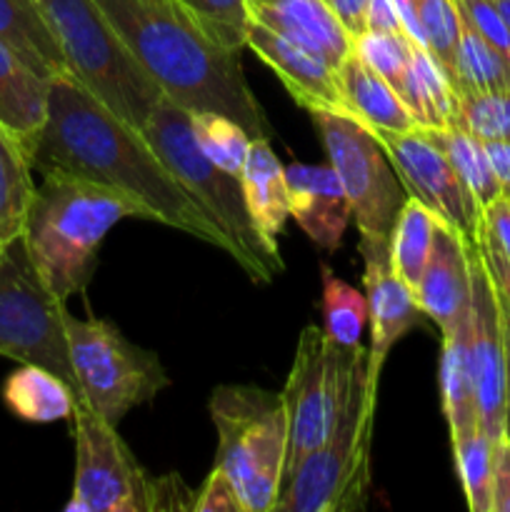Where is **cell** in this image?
<instances>
[{"label":"cell","mask_w":510,"mask_h":512,"mask_svg":"<svg viewBox=\"0 0 510 512\" xmlns=\"http://www.w3.org/2000/svg\"><path fill=\"white\" fill-rule=\"evenodd\" d=\"M30 168L90 180L138 200L150 220L183 230L233 258V245L165 168L145 135L105 108L73 75L50 80L48 115L28 153Z\"/></svg>","instance_id":"cell-1"},{"label":"cell","mask_w":510,"mask_h":512,"mask_svg":"<svg viewBox=\"0 0 510 512\" xmlns=\"http://www.w3.org/2000/svg\"><path fill=\"white\" fill-rule=\"evenodd\" d=\"M163 98L183 110L223 113L250 138H270L268 120L243 75L240 53L210 38L175 0H95Z\"/></svg>","instance_id":"cell-2"},{"label":"cell","mask_w":510,"mask_h":512,"mask_svg":"<svg viewBox=\"0 0 510 512\" xmlns=\"http://www.w3.org/2000/svg\"><path fill=\"white\" fill-rule=\"evenodd\" d=\"M125 218L150 220L128 195L90 180L45 173L30 198L23 240L48 288L68 303L83 293L98 263V250L113 225Z\"/></svg>","instance_id":"cell-3"},{"label":"cell","mask_w":510,"mask_h":512,"mask_svg":"<svg viewBox=\"0 0 510 512\" xmlns=\"http://www.w3.org/2000/svg\"><path fill=\"white\" fill-rule=\"evenodd\" d=\"M378 383L368 373V350L358 348L333 428L280 490L275 510L355 512L368 505Z\"/></svg>","instance_id":"cell-4"},{"label":"cell","mask_w":510,"mask_h":512,"mask_svg":"<svg viewBox=\"0 0 510 512\" xmlns=\"http://www.w3.org/2000/svg\"><path fill=\"white\" fill-rule=\"evenodd\" d=\"M140 133L175 180L223 230L233 245V260L245 270V275L253 283H270L278 278L285 268L280 248L265 240L255 228L240 175L223 170L200 150L188 110L175 105L173 100L160 98Z\"/></svg>","instance_id":"cell-5"},{"label":"cell","mask_w":510,"mask_h":512,"mask_svg":"<svg viewBox=\"0 0 510 512\" xmlns=\"http://www.w3.org/2000/svg\"><path fill=\"white\" fill-rule=\"evenodd\" d=\"M68 73L120 120L143 130L163 93L95 0H35Z\"/></svg>","instance_id":"cell-6"},{"label":"cell","mask_w":510,"mask_h":512,"mask_svg":"<svg viewBox=\"0 0 510 512\" xmlns=\"http://www.w3.org/2000/svg\"><path fill=\"white\" fill-rule=\"evenodd\" d=\"M218 430L215 465L228 475L245 512H270L283 485L288 415L280 393L253 385H218L210 395Z\"/></svg>","instance_id":"cell-7"},{"label":"cell","mask_w":510,"mask_h":512,"mask_svg":"<svg viewBox=\"0 0 510 512\" xmlns=\"http://www.w3.org/2000/svg\"><path fill=\"white\" fill-rule=\"evenodd\" d=\"M323 138L328 163L340 175L350 215L360 233L363 263H390V235L408 193L390 165L383 145L368 128L350 118L310 113Z\"/></svg>","instance_id":"cell-8"},{"label":"cell","mask_w":510,"mask_h":512,"mask_svg":"<svg viewBox=\"0 0 510 512\" xmlns=\"http://www.w3.org/2000/svg\"><path fill=\"white\" fill-rule=\"evenodd\" d=\"M65 320V300L48 288L20 235L0 250V355L20 365L50 370L80 400Z\"/></svg>","instance_id":"cell-9"},{"label":"cell","mask_w":510,"mask_h":512,"mask_svg":"<svg viewBox=\"0 0 510 512\" xmlns=\"http://www.w3.org/2000/svg\"><path fill=\"white\" fill-rule=\"evenodd\" d=\"M65 333L80 400L108 423L118 425L170 385L158 355L130 343L108 320H80L68 313Z\"/></svg>","instance_id":"cell-10"},{"label":"cell","mask_w":510,"mask_h":512,"mask_svg":"<svg viewBox=\"0 0 510 512\" xmlns=\"http://www.w3.org/2000/svg\"><path fill=\"white\" fill-rule=\"evenodd\" d=\"M358 348L360 343L350 348L333 343L325 330L315 325L300 333L293 368L280 393L288 415V448L280 490L333 428Z\"/></svg>","instance_id":"cell-11"},{"label":"cell","mask_w":510,"mask_h":512,"mask_svg":"<svg viewBox=\"0 0 510 512\" xmlns=\"http://www.w3.org/2000/svg\"><path fill=\"white\" fill-rule=\"evenodd\" d=\"M75 480L68 512H150V478L118 425L108 423L85 400L73 410Z\"/></svg>","instance_id":"cell-12"},{"label":"cell","mask_w":510,"mask_h":512,"mask_svg":"<svg viewBox=\"0 0 510 512\" xmlns=\"http://www.w3.org/2000/svg\"><path fill=\"white\" fill-rule=\"evenodd\" d=\"M375 138L383 145L408 198L423 203L440 223L473 245L480 233L483 208L468 185L458 178L443 150L430 143L420 128L410 133H380Z\"/></svg>","instance_id":"cell-13"},{"label":"cell","mask_w":510,"mask_h":512,"mask_svg":"<svg viewBox=\"0 0 510 512\" xmlns=\"http://www.w3.org/2000/svg\"><path fill=\"white\" fill-rule=\"evenodd\" d=\"M470 255V320L468 358L473 373L475 405L480 428L493 443L505 438V348L503 320L493 278L480 258L478 245H468Z\"/></svg>","instance_id":"cell-14"},{"label":"cell","mask_w":510,"mask_h":512,"mask_svg":"<svg viewBox=\"0 0 510 512\" xmlns=\"http://www.w3.org/2000/svg\"><path fill=\"white\" fill-rule=\"evenodd\" d=\"M245 48L253 50L278 75L290 98L300 108H305L308 113H330L355 120L353 108L348 105L343 88H340L338 73L323 58L258 23H250Z\"/></svg>","instance_id":"cell-15"},{"label":"cell","mask_w":510,"mask_h":512,"mask_svg":"<svg viewBox=\"0 0 510 512\" xmlns=\"http://www.w3.org/2000/svg\"><path fill=\"white\" fill-rule=\"evenodd\" d=\"M415 300L425 318L438 325L440 335L458 328L470 313L468 243L440 220L428 263L415 285Z\"/></svg>","instance_id":"cell-16"},{"label":"cell","mask_w":510,"mask_h":512,"mask_svg":"<svg viewBox=\"0 0 510 512\" xmlns=\"http://www.w3.org/2000/svg\"><path fill=\"white\" fill-rule=\"evenodd\" d=\"M290 215L325 253H335L348 228L350 200L333 165L295 163L285 168Z\"/></svg>","instance_id":"cell-17"},{"label":"cell","mask_w":510,"mask_h":512,"mask_svg":"<svg viewBox=\"0 0 510 512\" xmlns=\"http://www.w3.org/2000/svg\"><path fill=\"white\" fill-rule=\"evenodd\" d=\"M248 13L253 23L293 40L335 70L353 53L355 38L330 8L328 0H265L250 5Z\"/></svg>","instance_id":"cell-18"},{"label":"cell","mask_w":510,"mask_h":512,"mask_svg":"<svg viewBox=\"0 0 510 512\" xmlns=\"http://www.w3.org/2000/svg\"><path fill=\"white\" fill-rule=\"evenodd\" d=\"M363 285L365 300H368L370 320V350H368V373L380 380L385 358L390 348L413 328L420 320L415 290L395 275L390 263H363Z\"/></svg>","instance_id":"cell-19"},{"label":"cell","mask_w":510,"mask_h":512,"mask_svg":"<svg viewBox=\"0 0 510 512\" xmlns=\"http://www.w3.org/2000/svg\"><path fill=\"white\" fill-rule=\"evenodd\" d=\"M48 93L50 80L35 73L0 38V128L8 130L25 153H30L45 123Z\"/></svg>","instance_id":"cell-20"},{"label":"cell","mask_w":510,"mask_h":512,"mask_svg":"<svg viewBox=\"0 0 510 512\" xmlns=\"http://www.w3.org/2000/svg\"><path fill=\"white\" fill-rule=\"evenodd\" d=\"M335 73H338L345 100L353 108L355 120L373 135L410 133L418 128L400 95L355 50L340 63Z\"/></svg>","instance_id":"cell-21"},{"label":"cell","mask_w":510,"mask_h":512,"mask_svg":"<svg viewBox=\"0 0 510 512\" xmlns=\"http://www.w3.org/2000/svg\"><path fill=\"white\" fill-rule=\"evenodd\" d=\"M240 183H243L245 203H248L255 228L263 233L265 240L278 245V235L283 233L285 220L290 218V200L285 168L270 148V138L250 140Z\"/></svg>","instance_id":"cell-22"},{"label":"cell","mask_w":510,"mask_h":512,"mask_svg":"<svg viewBox=\"0 0 510 512\" xmlns=\"http://www.w3.org/2000/svg\"><path fill=\"white\" fill-rule=\"evenodd\" d=\"M395 93L410 110L418 128H448L455 125L458 95L438 60L425 48L415 45L405 73Z\"/></svg>","instance_id":"cell-23"},{"label":"cell","mask_w":510,"mask_h":512,"mask_svg":"<svg viewBox=\"0 0 510 512\" xmlns=\"http://www.w3.org/2000/svg\"><path fill=\"white\" fill-rule=\"evenodd\" d=\"M0 38L45 80L70 75L35 0H0Z\"/></svg>","instance_id":"cell-24"},{"label":"cell","mask_w":510,"mask_h":512,"mask_svg":"<svg viewBox=\"0 0 510 512\" xmlns=\"http://www.w3.org/2000/svg\"><path fill=\"white\" fill-rule=\"evenodd\" d=\"M75 400L73 388L40 365H20L3 383L5 408L25 423L70 420Z\"/></svg>","instance_id":"cell-25"},{"label":"cell","mask_w":510,"mask_h":512,"mask_svg":"<svg viewBox=\"0 0 510 512\" xmlns=\"http://www.w3.org/2000/svg\"><path fill=\"white\" fill-rule=\"evenodd\" d=\"M468 318L443 333V355H440V398L443 415L448 420L450 438L480 428L478 405H475L473 373L468 358Z\"/></svg>","instance_id":"cell-26"},{"label":"cell","mask_w":510,"mask_h":512,"mask_svg":"<svg viewBox=\"0 0 510 512\" xmlns=\"http://www.w3.org/2000/svg\"><path fill=\"white\" fill-rule=\"evenodd\" d=\"M420 133L443 150L448 163L453 165L458 178L468 185V190L475 195L480 208H485V205L493 203L495 198L503 195V185H500L498 175H495L483 140L470 135L468 130L458 128V125H448V128H420Z\"/></svg>","instance_id":"cell-27"},{"label":"cell","mask_w":510,"mask_h":512,"mask_svg":"<svg viewBox=\"0 0 510 512\" xmlns=\"http://www.w3.org/2000/svg\"><path fill=\"white\" fill-rule=\"evenodd\" d=\"M33 168L23 145L0 128V248L23 235L33 198Z\"/></svg>","instance_id":"cell-28"},{"label":"cell","mask_w":510,"mask_h":512,"mask_svg":"<svg viewBox=\"0 0 510 512\" xmlns=\"http://www.w3.org/2000/svg\"><path fill=\"white\" fill-rule=\"evenodd\" d=\"M450 85H453L458 98L510 90V60L503 58L488 40L480 38L465 20L463 30H460V43L458 53H455V68Z\"/></svg>","instance_id":"cell-29"},{"label":"cell","mask_w":510,"mask_h":512,"mask_svg":"<svg viewBox=\"0 0 510 512\" xmlns=\"http://www.w3.org/2000/svg\"><path fill=\"white\" fill-rule=\"evenodd\" d=\"M435 228H438V218L423 203L415 198L405 200L393 235H390V265L395 275H400L413 290L428 263Z\"/></svg>","instance_id":"cell-30"},{"label":"cell","mask_w":510,"mask_h":512,"mask_svg":"<svg viewBox=\"0 0 510 512\" xmlns=\"http://www.w3.org/2000/svg\"><path fill=\"white\" fill-rule=\"evenodd\" d=\"M455 468L465 500L473 512H493V453L495 443L483 428L468 430L450 438Z\"/></svg>","instance_id":"cell-31"},{"label":"cell","mask_w":510,"mask_h":512,"mask_svg":"<svg viewBox=\"0 0 510 512\" xmlns=\"http://www.w3.org/2000/svg\"><path fill=\"white\" fill-rule=\"evenodd\" d=\"M323 318L325 335L338 345H358L368 323V300L363 293L335 278L333 270L323 265Z\"/></svg>","instance_id":"cell-32"},{"label":"cell","mask_w":510,"mask_h":512,"mask_svg":"<svg viewBox=\"0 0 510 512\" xmlns=\"http://www.w3.org/2000/svg\"><path fill=\"white\" fill-rule=\"evenodd\" d=\"M193 120V133L198 140L200 150L220 165L228 173L240 175L243 173L245 158L250 150V133L240 123L223 113H213V110H203V113L190 115Z\"/></svg>","instance_id":"cell-33"},{"label":"cell","mask_w":510,"mask_h":512,"mask_svg":"<svg viewBox=\"0 0 510 512\" xmlns=\"http://www.w3.org/2000/svg\"><path fill=\"white\" fill-rule=\"evenodd\" d=\"M205 33L223 48L240 50L248 45L250 13L245 0H175Z\"/></svg>","instance_id":"cell-34"},{"label":"cell","mask_w":510,"mask_h":512,"mask_svg":"<svg viewBox=\"0 0 510 512\" xmlns=\"http://www.w3.org/2000/svg\"><path fill=\"white\" fill-rule=\"evenodd\" d=\"M413 8L420 20V28H423L428 53L438 60V65L450 80L453 78L460 30H463L458 5H455V0H413Z\"/></svg>","instance_id":"cell-35"},{"label":"cell","mask_w":510,"mask_h":512,"mask_svg":"<svg viewBox=\"0 0 510 512\" xmlns=\"http://www.w3.org/2000/svg\"><path fill=\"white\" fill-rule=\"evenodd\" d=\"M455 125L468 130L483 143H490V140L510 143V90L458 98Z\"/></svg>","instance_id":"cell-36"},{"label":"cell","mask_w":510,"mask_h":512,"mask_svg":"<svg viewBox=\"0 0 510 512\" xmlns=\"http://www.w3.org/2000/svg\"><path fill=\"white\" fill-rule=\"evenodd\" d=\"M413 48L415 43L405 33H370V30L358 35L353 45L355 53L393 90H398Z\"/></svg>","instance_id":"cell-37"},{"label":"cell","mask_w":510,"mask_h":512,"mask_svg":"<svg viewBox=\"0 0 510 512\" xmlns=\"http://www.w3.org/2000/svg\"><path fill=\"white\" fill-rule=\"evenodd\" d=\"M458 13L475 33L510 60V28L495 0H455Z\"/></svg>","instance_id":"cell-38"},{"label":"cell","mask_w":510,"mask_h":512,"mask_svg":"<svg viewBox=\"0 0 510 512\" xmlns=\"http://www.w3.org/2000/svg\"><path fill=\"white\" fill-rule=\"evenodd\" d=\"M193 512H245L243 500L218 465H213L205 483L195 493Z\"/></svg>","instance_id":"cell-39"},{"label":"cell","mask_w":510,"mask_h":512,"mask_svg":"<svg viewBox=\"0 0 510 512\" xmlns=\"http://www.w3.org/2000/svg\"><path fill=\"white\" fill-rule=\"evenodd\" d=\"M478 238L510 258V198L500 195L493 203L485 205L480 215Z\"/></svg>","instance_id":"cell-40"},{"label":"cell","mask_w":510,"mask_h":512,"mask_svg":"<svg viewBox=\"0 0 510 512\" xmlns=\"http://www.w3.org/2000/svg\"><path fill=\"white\" fill-rule=\"evenodd\" d=\"M195 493L175 473L150 480V512L155 510H193Z\"/></svg>","instance_id":"cell-41"},{"label":"cell","mask_w":510,"mask_h":512,"mask_svg":"<svg viewBox=\"0 0 510 512\" xmlns=\"http://www.w3.org/2000/svg\"><path fill=\"white\" fill-rule=\"evenodd\" d=\"M493 512H510V440L495 443L493 453Z\"/></svg>","instance_id":"cell-42"},{"label":"cell","mask_w":510,"mask_h":512,"mask_svg":"<svg viewBox=\"0 0 510 512\" xmlns=\"http://www.w3.org/2000/svg\"><path fill=\"white\" fill-rule=\"evenodd\" d=\"M480 250V258H483L485 268H488L490 278H493L495 290L500 293V298L510 305V258H505L500 250H495L493 245H488L485 240H475Z\"/></svg>","instance_id":"cell-43"},{"label":"cell","mask_w":510,"mask_h":512,"mask_svg":"<svg viewBox=\"0 0 510 512\" xmlns=\"http://www.w3.org/2000/svg\"><path fill=\"white\" fill-rule=\"evenodd\" d=\"M365 30H370V33H403L395 0H368Z\"/></svg>","instance_id":"cell-44"},{"label":"cell","mask_w":510,"mask_h":512,"mask_svg":"<svg viewBox=\"0 0 510 512\" xmlns=\"http://www.w3.org/2000/svg\"><path fill=\"white\" fill-rule=\"evenodd\" d=\"M330 8L335 10L348 33L353 38L365 33V10H368V0H328Z\"/></svg>","instance_id":"cell-45"},{"label":"cell","mask_w":510,"mask_h":512,"mask_svg":"<svg viewBox=\"0 0 510 512\" xmlns=\"http://www.w3.org/2000/svg\"><path fill=\"white\" fill-rule=\"evenodd\" d=\"M498 293V290H495ZM500 320H503V348H505V438L510 440V305L500 298Z\"/></svg>","instance_id":"cell-46"},{"label":"cell","mask_w":510,"mask_h":512,"mask_svg":"<svg viewBox=\"0 0 510 512\" xmlns=\"http://www.w3.org/2000/svg\"><path fill=\"white\" fill-rule=\"evenodd\" d=\"M485 150H488L495 175H498L500 185H503V193H510V143L490 140V143H485Z\"/></svg>","instance_id":"cell-47"},{"label":"cell","mask_w":510,"mask_h":512,"mask_svg":"<svg viewBox=\"0 0 510 512\" xmlns=\"http://www.w3.org/2000/svg\"><path fill=\"white\" fill-rule=\"evenodd\" d=\"M245 3H248V8H250V5H258V3H265V0H245Z\"/></svg>","instance_id":"cell-48"},{"label":"cell","mask_w":510,"mask_h":512,"mask_svg":"<svg viewBox=\"0 0 510 512\" xmlns=\"http://www.w3.org/2000/svg\"><path fill=\"white\" fill-rule=\"evenodd\" d=\"M505 195V198H510V193H503Z\"/></svg>","instance_id":"cell-49"},{"label":"cell","mask_w":510,"mask_h":512,"mask_svg":"<svg viewBox=\"0 0 510 512\" xmlns=\"http://www.w3.org/2000/svg\"><path fill=\"white\" fill-rule=\"evenodd\" d=\"M0 250H3V248H0Z\"/></svg>","instance_id":"cell-50"}]
</instances>
